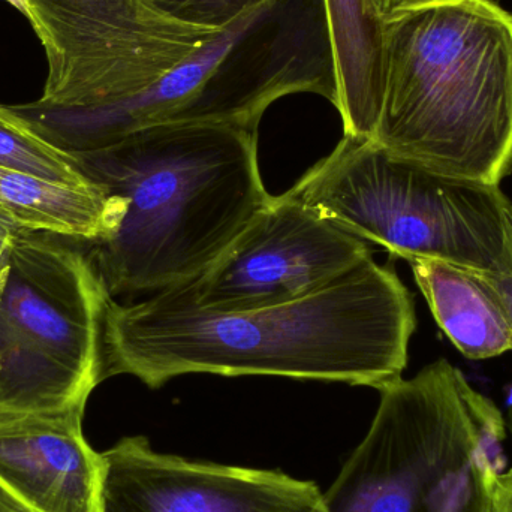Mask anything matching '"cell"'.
<instances>
[{"mask_svg": "<svg viewBox=\"0 0 512 512\" xmlns=\"http://www.w3.org/2000/svg\"><path fill=\"white\" fill-rule=\"evenodd\" d=\"M415 328L411 292L370 258L306 297L242 312L200 309L164 292L132 304L111 298L104 373L131 375L149 388L209 373L379 390L402 378Z\"/></svg>", "mask_w": 512, "mask_h": 512, "instance_id": "1", "label": "cell"}, {"mask_svg": "<svg viewBox=\"0 0 512 512\" xmlns=\"http://www.w3.org/2000/svg\"><path fill=\"white\" fill-rule=\"evenodd\" d=\"M71 156L84 176L128 200L114 236L86 243L113 298L197 279L271 197L259 173L258 129L153 126Z\"/></svg>", "mask_w": 512, "mask_h": 512, "instance_id": "2", "label": "cell"}, {"mask_svg": "<svg viewBox=\"0 0 512 512\" xmlns=\"http://www.w3.org/2000/svg\"><path fill=\"white\" fill-rule=\"evenodd\" d=\"M375 140L438 173L501 186L512 171V15L432 0L385 20Z\"/></svg>", "mask_w": 512, "mask_h": 512, "instance_id": "3", "label": "cell"}, {"mask_svg": "<svg viewBox=\"0 0 512 512\" xmlns=\"http://www.w3.org/2000/svg\"><path fill=\"white\" fill-rule=\"evenodd\" d=\"M295 93L336 107L333 48L321 0H273L234 20L146 89L108 104L11 105L39 137L69 155L95 152L141 129L227 125L258 129Z\"/></svg>", "mask_w": 512, "mask_h": 512, "instance_id": "4", "label": "cell"}, {"mask_svg": "<svg viewBox=\"0 0 512 512\" xmlns=\"http://www.w3.org/2000/svg\"><path fill=\"white\" fill-rule=\"evenodd\" d=\"M378 391L366 436L313 512H489L507 465L498 406L445 358Z\"/></svg>", "mask_w": 512, "mask_h": 512, "instance_id": "5", "label": "cell"}, {"mask_svg": "<svg viewBox=\"0 0 512 512\" xmlns=\"http://www.w3.org/2000/svg\"><path fill=\"white\" fill-rule=\"evenodd\" d=\"M286 192L394 258L512 274V203L501 186L438 173L375 138L343 135Z\"/></svg>", "mask_w": 512, "mask_h": 512, "instance_id": "6", "label": "cell"}, {"mask_svg": "<svg viewBox=\"0 0 512 512\" xmlns=\"http://www.w3.org/2000/svg\"><path fill=\"white\" fill-rule=\"evenodd\" d=\"M72 240L23 230L0 286V414L86 411L111 295Z\"/></svg>", "mask_w": 512, "mask_h": 512, "instance_id": "7", "label": "cell"}, {"mask_svg": "<svg viewBox=\"0 0 512 512\" xmlns=\"http://www.w3.org/2000/svg\"><path fill=\"white\" fill-rule=\"evenodd\" d=\"M370 258L366 240L285 192L271 195L197 279L161 292L204 310L242 312L306 297Z\"/></svg>", "mask_w": 512, "mask_h": 512, "instance_id": "8", "label": "cell"}, {"mask_svg": "<svg viewBox=\"0 0 512 512\" xmlns=\"http://www.w3.org/2000/svg\"><path fill=\"white\" fill-rule=\"evenodd\" d=\"M84 411L0 414V495L21 512H105L107 463Z\"/></svg>", "mask_w": 512, "mask_h": 512, "instance_id": "9", "label": "cell"}, {"mask_svg": "<svg viewBox=\"0 0 512 512\" xmlns=\"http://www.w3.org/2000/svg\"><path fill=\"white\" fill-rule=\"evenodd\" d=\"M322 490L279 469L171 456L141 484L131 512H313Z\"/></svg>", "mask_w": 512, "mask_h": 512, "instance_id": "10", "label": "cell"}, {"mask_svg": "<svg viewBox=\"0 0 512 512\" xmlns=\"http://www.w3.org/2000/svg\"><path fill=\"white\" fill-rule=\"evenodd\" d=\"M412 273L445 336L469 360L512 351V324L486 273L438 259H412Z\"/></svg>", "mask_w": 512, "mask_h": 512, "instance_id": "11", "label": "cell"}, {"mask_svg": "<svg viewBox=\"0 0 512 512\" xmlns=\"http://www.w3.org/2000/svg\"><path fill=\"white\" fill-rule=\"evenodd\" d=\"M346 135L375 137L384 102V24L367 0H321Z\"/></svg>", "mask_w": 512, "mask_h": 512, "instance_id": "12", "label": "cell"}, {"mask_svg": "<svg viewBox=\"0 0 512 512\" xmlns=\"http://www.w3.org/2000/svg\"><path fill=\"white\" fill-rule=\"evenodd\" d=\"M126 209V198L99 185H63L0 168V212L26 230L80 243L104 242L114 236Z\"/></svg>", "mask_w": 512, "mask_h": 512, "instance_id": "13", "label": "cell"}, {"mask_svg": "<svg viewBox=\"0 0 512 512\" xmlns=\"http://www.w3.org/2000/svg\"><path fill=\"white\" fill-rule=\"evenodd\" d=\"M32 14L162 39L207 41L222 30L174 20L150 0H29Z\"/></svg>", "mask_w": 512, "mask_h": 512, "instance_id": "14", "label": "cell"}, {"mask_svg": "<svg viewBox=\"0 0 512 512\" xmlns=\"http://www.w3.org/2000/svg\"><path fill=\"white\" fill-rule=\"evenodd\" d=\"M0 168L33 174L63 185L81 188L98 185L81 173L69 153L39 137L6 105H0Z\"/></svg>", "mask_w": 512, "mask_h": 512, "instance_id": "15", "label": "cell"}, {"mask_svg": "<svg viewBox=\"0 0 512 512\" xmlns=\"http://www.w3.org/2000/svg\"><path fill=\"white\" fill-rule=\"evenodd\" d=\"M159 11L191 26L225 29L234 20L273 0H150Z\"/></svg>", "mask_w": 512, "mask_h": 512, "instance_id": "16", "label": "cell"}, {"mask_svg": "<svg viewBox=\"0 0 512 512\" xmlns=\"http://www.w3.org/2000/svg\"><path fill=\"white\" fill-rule=\"evenodd\" d=\"M23 230L26 228L20 227L17 222L0 212V286L8 271L9 255L14 248L15 240Z\"/></svg>", "mask_w": 512, "mask_h": 512, "instance_id": "17", "label": "cell"}, {"mask_svg": "<svg viewBox=\"0 0 512 512\" xmlns=\"http://www.w3.org/2000/svg\"><path fill=\"white\" fill-rule=\"evenodd\" d=\"M489 512H512V468L496 478Z\"/></svg>", "mask_w": 512, "mask_h": 512, "instance_id": "18", "label": "cell"}, {"mask_svg": "<svg viewBox=\"0 0 512 512\" xmlns=\"http://www.w3.org/2000/svg\"><path fill=\"white\" fill-rule=\"evenodd\" d=\"M370 9L381 18L382 21L394 17L405 9L414 8V6L423 5V3L432 2V0H367Z\"/></svg>", "mask_w": 512, "mask_h": 512, "instance_id": "19", "label": "cell"}, {"mask_svg": "<svg viewBox=\"0 0 512 512\" xmlns=\"http://www.w3.org/2000/svg\"><path fill=\"white\" fill-rule=\"evenodd\" d=\"M487 274V279L498 292L512 324V274Z\"/></svg>", "mask_w": 512, "mask_h": 512, "instance_id": "20", "label": "cell"}, {"mask_svg": "<svg viewBox=\"0 0 512 512\" xmlns=\"http://www.w3.org/2000/svg\"><path fill=\"white\" fill-rule=\"evenodd\" d=\"M505 393H507V397H505V408H507V417L504 418L505 426L510 430L512 436V384L507 385L505 388Z\"/></svg>", "mask_w": 512, "mask_h": 512, "instance_id": "21", "label": "cell"}, {"mask_svg": "<svg viewBox=\"0 0 512 512\" xmlns=\"http://www.w3.org/2000/svg\"><path fill=\"white\" fill-rule=\"evenodd\" d=\"M6 2L11 3L24 17H29V0H6Z\"/></svg>", "mask_w": 512, "mask_h": 512, "instance_id": "22", "label": "cell"}, {"mask_svg": "<svg viewBox=\"0 0 512 512\" xmlns=\"http://www.w3.org/2000/svg\"><path fill=\"white\" fill-rule=\"evenodd\" d=\"M0 512H21L18 508H15L11 502L6 501L2 495H0Z\"/></svg>", "mask_w": 512, "mask_h": 512, "instance_id": "23", "label": "cell"}]
</instances>
